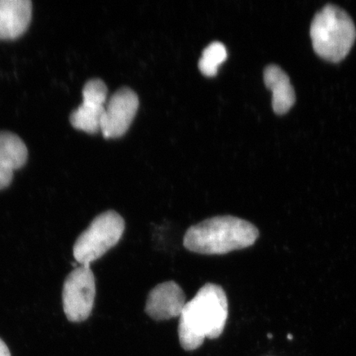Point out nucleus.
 I'll return each instance as SVG.
<instances>
[{
	"instance_id": "1",
	"label": "nucleus",
	"mask_w": 356,
	"mask_h": 356,
	"mask_svg": "<svg viewBox=\"0 0 356 356\" xmlns=\"http://www.w3.org/2000/svg\"><path fill=\"white\" fill-rule=\"evenodd\" d=\"M229 315L228 299L221 286L208 283L186 302L180 316L178 337L186 350H194L206 338L216 339L224 331Z\"/></svg>"
},
{
	"instance_id": "2",
	"label": "nucleus",
	"mask_w": 356,
	"mask_h": 356,
	"mask_svg": "<svg viewBox=\"0 0 356 356\" xmlns=\"http://www.w3.org/2000/svg\"><path fill=\"white\" fill-rule=\"evenodd\" d=\"M259 230L247 220L232 216L209 218L190 227L184 236L188 250L206 255H222L252 246Z\"/></svg>"
},
{
	"instance_id": "3",
	"label": "nucleus",
	"mask_w": 356,
	"mask_h": 356,
	"mask_svg": "<svg viewBox=\"0 0 356 356\" xmlns=\"http://www.w3.org/2000/svg\"><path fill=\"white\" fill-rule=\"evenodd\" d=\"M314 51L323 59L338 62L348 55L356 38L353 19L344 10L327 4L316 13L310 28Z\"/></svg>"
},
{
	"instance_id": "4",
	"label": "nucleus",
	"mask_w": 356,
	"mask_h": 356,
	"mask_svg": "<svg viewBox=\"0 0 356 356\" xmlns=\"http://www.w3.org/2000/svg\"><path fill=\"white\" fill-rule=\"evenodd\" d=\"M124 227V219L118 212L100 213L79 236L73 248L74 259L80 265L90 266L118 243Z\"/></svg>"
},
{
	"instance_id": "5",
	"label": "nucleus",
	"mask_w": 356,
	"mask_h": 356,
	"mask_svg": "<svg viewBox=\"0 0 356 356\" xmlns=\"http://www.w3.org/2000/svg\"><path fill=\"white\" fill-rule=\"evenodd\" d=\"M95 277L90 266L80 265L66 277L62 291L67 319L73 323L86 321L95 306Z\"/></svg>"
},
{
	"instance_id": "6",
	"label": "nucleus",
	"mask_w": 356,
	"mask_h": 356,
	"mask_svg": "<svg viewBox=\"0 0 356 356\" xmlns=\"http://www.w3.org/2000/svg\"><path fill=\"white\" fill-rule=\"evenodd\" d=\"M139 108V99L129 88H122L111 97L105 106L101 122V131L106 138L124 135L130 127Z\"/></svg>"
},
{
	"instance_id": "7",
	"label": "nucleus",
	"mask_w": 356,
	"mask_h": 356,
	"mask_svg": "<svg viewBox=\"0 0 356 356\" xmlns=\"http://www.w3.org/2000/svg\"><path fill=\"white\" fill-rule=\"evenodd\" d=\"M184 289L175 282L158 284L148 296L145 312L156 321L180 317L186 305Z\"/></svg>"
},
{
	"instance_id": "8",
	"label": "nucleus",
	"mask_w": 356,
	"mask_h": 356,
	"mask_svg": "<svg viewBox=\"0 0 356 356\" xmlns=\"http://www.w3.org/2000/svg\"><path fill=\"white\" fill-rule=\"evenodd\" d=\"M31 0H0V39L19 38L32 19Z\"/></svg>"
},
{
	"instance_id": "9",
	"label": "nucleus",
	"mask_w": 356,
	"mask_h": 356,
	"mask_svg": "<svg viewBox=\"0 0 356 356\" xmlns=\"http://www.w3.org/2000/svg\"><path fill=\"white\" fill-rule=\"evenodd\" d=\"M264 81L273 91V106L275 113L284 114L291 109L296 100L287 74L277 65H270L264 70Z\"/></svg>"
},
{
	"instance_id": "10",
	"label": "nucleus",
	"mask_w": 356,
	"mask_h": 356,
	"mask_svg": "<svg viewBox=\"0 0 356 356\" xmlns=\"http://www.w3.org/2000/svg\"><path fill=\"white\" fill-rule=\"evenodd\" d=\"M28 156V148L19 136L10 131L0 132V163L15 171L24 166Z\"/></svg>"
},
{
	"instance_id": "11",
	"label": "nucleus",
	"mask_w": 356,
	"mask_h": 356,
	"mask_svg": "<svg viewBox=\"0 0 356 356\" xmlns=\"http://www.w3.org/2000/svg\"><path fill=\"white\" fill-rule=\"evenodd\" d=\"M105 106H99L83 102L70 117L71 124L75 128L88 133L101 131V122Z\"/></svg>"
},
{
	"instance_id": "12",
	"label": "nucleus",
	"mask_w": 356,
	"mask_h": 356,
	"mask_svg": "<svg viewBox=\"0 0 356 356\" xmlns=\"http://www.w3.org/2000/svg\"><path fill=\"white\" fill-rule=\"evenodd\" d=\"M227 50L224 44L213 42L204 49L199 60V69L206 76H215L220 65L226 60Z\"/></svg>"
},
{
	"instance_id": "13",
	"label": "nucleus",
	"mask_w": 356,
	"mask_h": 356,
	"mask_svg": "<svg viewBox=\"0 0 356 356\" xmlns=\"http://www.w3.org/2000/svg\"><path fill=\"white\" fill-rule=\"evenodd\" d=\"M108 87L100 79L88 80L83 88V102L105 106L108 97Z\"/></svg>"
},
{
	"instance_id": "14",
	"label": "nucleus",
	"mask_w": 356,
	"mask_h": 356,
	"mask_svg": "<svg viewBox=\"0 0 356 356\" xmlns=\"http://www.w3.org/2000/svg\"><path fill=\"white\" fill-rule=\"evenodd\" d=\"M13 172L12 169L8 168L0 163V190L8 188L11 184Z\"/></svg>"
},
{
	"instance_id": "15",
	"label": "nucleus",
	"mask_w": 356,
	"mask_h": 356,
	"mask_svg": "<svg viewBox=\"0 0 356 356\" xmlns=\"http://www.w3.org/2000/svg\"><path fill=\"white\" fill-rule=\"evenodd\" d=\"M0 356H11L10 350L1 338H0Z\"/></svg>"
}]
</instances>
